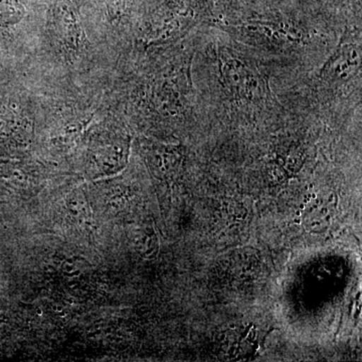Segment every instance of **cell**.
I'll return each instance as SVG.
<instances>
[{
    "label": "cell",
    "instance_id": "obj_1",
    "mask_svg": "<svg viewBox=\"0 0 362 362\" xmlns=\"http://www.w3.org/2000/svg\"><path fill=\"white\" fill-rule=\"evenodd\" d=\"M216 74L221 90L233 103L259 107L271 101L268 80L258 66L228 47H216Z\"/></svg>",
    "mask_w": 362,
    "mask_h": 362
},
{
    "label": "cell",
    "instance_id": "obj_3",
    "mask_svg": "<svg viewBox=\"0 0 362 362\" xmlns=\"http://www.w3.org/2000/svg\"><path fill=\"white\" fill-rule=\"evenodd\" d=\"M361 40L342 39L318 71V80L326 87H340L361 75Z\"/></svg>",
    "mask_w": 362,
    "mask_h": 362
},
{
    "label": "cell",
    "instance_id": "obj_2",
    "mask_svg": "<svg viewBox=\"0 0 362 362\" xmlns=\"http://www.w3.org/2000/svg\"><path fill=\"white\" fill-rule=\"evenodd\" d=\"M221 28L230 33L235 39L243 40L245 44L266 47L270 51H287L304 42L302 30L284 23L250 21L237 25H223Z\"/></svg>",
    "mask_w": 362,
    "mask_h": 362
}]
</instances>
